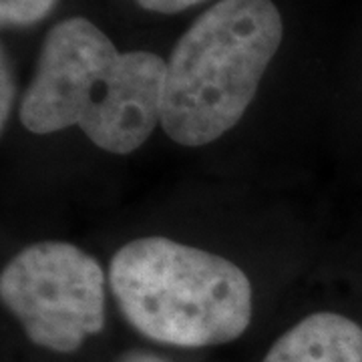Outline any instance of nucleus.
Listing matches in <instances>:
<instances>
[{
  "label": "nucleus",
  "instance_id": "obj_9",
  "mask_svg": "<svg viewBox=\"0 0 362 362\" xmlns=\"http://www.w3.org/2000/svg\"><path fill=\"white\" fill-rule=\"evenodd\" d=\"M14 99V81L11 69L6 65V57L2 54V107H0V125H6V119L11 117V107Z\"/></svg>",
  "mask_w": 362,
  "mask_h": 362
},
{
  "label": "nucleus",
  "instance_id": "obj_6",
  "mask_svg": "<svg viewBox=\"0 0 362 362\" xmlns=\"http://www.w3.org/2000/svg\"><path fill=\"white\" fill-rule=\"evenodd\" d=\"M262 362H362V326L337 312H316L278 338Z\"/></svg>",
  "mask_w": 362,
  "mask_h": 362
},
{
  "label": "nucleus",
  "instance_id": "obj_5",
  "mask_svg": "<svg viewBox=\"0 0 362 362\" xmlns=\"http://www.w3.org/2000/svg\"><path fill=\"white\" fill-rule=\"evenodd\" d=\"M168 63L147 51L121 52L103 95L78 123L99 149L127 156L149 139L163 115Z\"/></svg>",
  "mask_w": 362,
  "mask_h": 362
},
{
  "label": "nucleus",
  "instance_id": "obj_1",
  "mask_svg": "<svg viewBox=\"0 0 362 362\" xmlns=\"http://www.w3.org/2000/svg\"><path fill=\"white\" fill-rule=\"evenodd\" d=\"M109 286L133 330L180 349L218 346L252 322V284L232 259L169 238H139L119 247Z\"/></svg>",
  "mask_w": 362,
  "mask_h": 362
},
{
  "label": "nucleus",
  "instance_id": "obj_3",
  "mask_svg": "<svg viewBox=\"0 0 362 362\" xmlns=\"http://www.w3.org/2000/svg\"><path fill=\"white\" fill-rule=\"evenodd\" d=\"M0 298L40 349L71 354L105 328V272L66 242H39L2 270Z\"/></svg>",
  "mask_w": 362,
  "mask_h": 362
},
{
  "label": "nucleus",
  "instance_id": "obj_10",
  "mask_svg": "<svg viewBox=\"0 0 362 362\" xmlns=\"http://www.w3.org/2000/svg\"><path fill=\"white\" fill-rule=\"evenodd\" d=\"M117 362H169L168 358L153 354V352H147V350H129V352H123Z\"/></svg>",
  "mask_w": 362,
  "mask_h": 362
},
{
  "label": "nucleus",
  "instance_id": "obj_8",
  "mask_svg": "<svg viewBox=\"0 0 362 362\" xmlns=\"http://www.w3.org/2000/svg\"><path fill=\"white\" fill-rule=\"evenodd\" d=\"M135 2L149 13L175 14L185 8H192L199 2H206V0H135Z\"/></svg>",
  "mask_w": 362,
  "mask_h": 362
},
{
  "label": "nucleus",
  "instance_id": "obj_4",
  "mask_svg": "<svg viewBox=\"0 0 362 362\" xmlns=\"http://www.w3.org/2000/svg\"><path fill=\"white\" fill-rule=\"evenodd\" d=\"M121 52L87 18H66L42 42L37 73L21 101L26 131L49 135L78 125L103 95Z\"/></svg>",
  "mask_w": 362,
  "mask_h": 362
},
{
  "label": "nucleus",
  "instance_id": "obj_2",
  "mask_svg": "<svg viewBox=\"0 0 362 362\" xmlns=\"http://www.w3.org/2000/svg\"><path fill=\"white\" fill-rule=\"evenodd\" d=\"M284 23L272 0H220L168 61L161 127L185 147H202L238 125L278 52Z\"/></svg>",
  "mask_w": 362,
  "mask_h": 362
},
{
  "label": "nucleus",
  "instance_id": "obj_7",
  "mask_svg": "<svg viewBox=\"0 0 362 362\" xmlns=\"http://www.w3.org/2000/svg\"><path fill=\"white\" fill-rule=\"evenodd\" d=\"M57 0H0V21L4 26H28L51 13Z\"/></svg>",
  "mask_w": 362,
  "mask_h": 362
}]
</instances>
